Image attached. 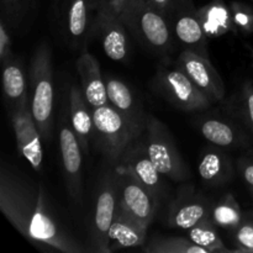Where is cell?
I'll use <instances>...</instances> for the list:
<instances>
[{
    "label": "cell",
    "instance_id": "obj_1",
    "mask_svg": "<svg viewBox=\"0 0 253 253\" xmlns=\"http://www.w3.org/2000/svg\"><path fill=\"white\" fill-rule=\"evenodd\" d=\"M0 209L10 224L40 250L85 251L56 216L43 190L5 165L0 170Z\"/></svg>",
    "mask_w": 253,
    "mask_h": 253
},
{
    "label": "cell",
    "instance_id": "obj_2",
    "mask_svg": "<svg viewBox=\"0 0 253 253\" xmlns=\"http://www.w3.org/2000/svg\"><path fill=\"white\" fill-rule=\"evenodd\" d=\"M30 110L43 142H48L53 127V57L46 42L36 47L29 71Z\"/></svg>",
    "mask_w": 253,
    "mask_h": 253
},
{
    "label": "cell",
    "instance_id": "obj_3",
    "mask_svg": "<svg viewBox=\"0 0 253 253\" xmlns=\"http://www.w3.org/2000/svg\"><path fill=\"white\" fill-rule=\"evenodd\" d=\"M120 16L126 30L148 51L156 54L170 51L173 32L169 22L148 0H125Z\"/></svg>",
    "mask_w": 253,
    "mask_h": 253
},
{
    "label": "cell",
    "instance_id": "obj_4",
    "mask_svg": "<svg viewBox=\"0 0 253 253\" xmlns=\"http://www.w3.org/2000/svg\"><path fill=\"white\" fill-rule=\"evenodd\" d=\"M96 11L94 0H49L54 34L64 46L73 51L85 49Z\"/></svg>",
    "mask_w": 253,
    "mask_h": 253
},
{
    "label": "cell",
    "instance_id": "obj_5",
    "mask_svg": "<svg viewBox=\"0 0 253 253\" xmlns=\"http://www.w3.org/2000/svg\"><path fill=\"white\" fill-rule=\"evenodd\" d=\"M151 88L157 95L183 111L207 110L212 104L177 63L170 64L167 61L160 63Z\"/></svg>",
    "mask_w": 253,
    "mask_h": 253
},
{
    "label": "cell",
    "instance_id": "obj_6",
    "mask_svg": "<svg viewBox=\"0 0 253 253\" xmlns=\"http://www.w3.org/2000/svg\"><path fill=\"white\" fill-rule=\"evenodd\" d=\"M142 137L148 156L163 177L173 182H184L192 177L189 167L178 151L172 132L163 121L150 114Z\"/></svg>",
    "mask_w": 253,
    "mask_h": 253
},
{
    "label": "cell",
    "instance_id": "obj_7",
    "mask_svg": "<svg viewBox=\"0 0 253 253\" xmlns=\"http://www.w3.org/2000/svg\"><path fill=\"white\" fill-rule=\"evenodd\" d=\"M118 208L115 169L105 173L99 180L95 202L89 221L90 251L109 253V231Z\"/></svg>",
    "mask_w": 253,
    "mask_h": 253
},
{
    "label": "cell",
    "instance_id": "obj_8",
    "mask_svg": "<svg viewBox=\"0 0 253 253\" xmlns=\"http://www.w3.org/2000/svg\"><path fill=\"white\" fill-rule=\"evenodd\" d=\"M93 138L105 158L115 167L135 137L120 114L110 104L93 109Z\"/></svg>",
    "mask_w": 253,
    "mask_h": 253
},
{
    "label": "cell",
    "instance_id": "obj_9",
    "mask_svg": "<svg viewBox=\"0 0 253 253\" xmlns=\"http://www.w3.org/2000/svg\"><path fill=\"white\" fill-rule=\"evenodd\" d=\"M167 20L173 35L178 39L183 49L210 58L208 49V35L205 34L198 9L192 0H174Z\"/></svg>",
    "mask_w": 253,
    "mask_h": 253
},
{
    "label": "cell",
    "instance_id": "obj_10",
    "mask_svg": "<svg viewBox=\"0 0 253 253\" xmlns=\"http://www.w3.org/2000/svg\"><path fill=\"white\" fill-rule=\"evenodd\" d=\"M114 168L132 175L155 197L158 204L165 199L166 184L162 179L163 175L148 156L142 136L131 141Z\"/></svg>",
    "mask_w": 253,
    "mask_h": 253
},
{
    "label": "cell",
    "instance_id": "obj_11",
    "mask_svg": "<svg viewBox=\"0 0 253 253\" xmlns=\"http://www.w3.org/2000/svg\"><path fill=\"white\" fill-rule=\"evenodd\" d=\"M212 204L194 185H182L168 208L166 225L173 229L189 230L202 220L211 216Z\"/></svg>",
    "mask_w": 253,
    "mask_h": 253
},
{
    "label": "cell",
    "instance_id": "obj_12",
    "mask_svg": "<svg viewBox=\"0 0 253 253\" xmlns=\"http://www.w3.org/2000/svg\"><path fill=\"white\" fill-rule=\"evenodd\" d=\"M115 175L118 207L148 227L160 207L158 202L132 175L118 169H115Z\"/></svg>",
    "mask_w": 253,
    "mask_h": 253
},
{
    "label": "cell",
    "instance_id": "obj_13",
    "mask_svg": "<svg viewBox=\"0 0 253 253\" xmlns=\"http://www.w3.org/2000/svg\"><path fill=\"white\" fill-rule=\"evenodd\" d=\"M104 79H105L109 104L120 114L126 125L130 127L133 137H141L146 131L150 114L146 113L142 104L136 98L127 84L110 76H106Z\"/></svg>",
    "mask_w": 253,
    "mask_h": 253
},
{
    "label": "cell",
    "instance_id": "obj_14",
    "mask_svg": "<svg viewBox=\"0 0 253 253\" xmlns=\"http://www.w3.org/2000/svg\"><path fill=\"white\" fill-rule=\"evenodd\" d=\"M59 148H61L62 165L67 190L72 199L81 203L83 198V174L82 160L83 150L71 123L63 121L59 130Z\"/></svg>",
    "mask_w": 253,
    "mask_h": 253
},
{
    "label": "cell",
    "instance_id": "obj_15",
    "mask_svg": "<svg viewBox=\"0 0 253 253\" xmlns=\"http://www.w3.org/2000/svg\"><path fill=\"white\" fill-rule=\"evenodd\" d=\"M178 67L193 81V83L214 103L221 101L225 96V85L219 72L215 69L210 58L199 56L188 49H183L178 56Z\"/></svg>",
    "mask_w": 253,
    "mask_h": 253
},
{
    "label": "cell",
    "instance_id": "obj_16",
    "mask_svg": "<svg viewBox=\"0 0 253 253\" xmlns=\"http://www.w3.org/2000/svg\"><path fill=\"white\" fill-rule=\"evenodd\" d=\"M10 120L14 128L19 156L27 161L32 169L41 172L42 161H43V150H42L43 140L35 123L30 106L15 111L10 115Z\"/></svg>",
    "mask_w": 253,
    "mask_h": 253
},
{
    "label": "cell",
    "instance_id": "obj_17",
    "mask_svg": "<svg viewBox=\"0 0 253 253\" xmlns=\"http://www.w3.org/2000/svg\"><path fill=\"white\" fill-rule=\"evenodd\" d=\"M94 29L98 30L106 56L116 62L124 61L127 56V39L120 11L109 6L100 7L96 11Z\"/></svg>",
    "mask_w": 253,
    "mask_h": 253
},
{
    "label": "cell",
    "instance_id": "obj_18",
    "mask_svg": "<svg viewBox=\"0 0 253 253\" xmlns=\"http://www.w3.org/2000/svg\"><path fill=\"white\" fill-rule=\"evenodd\" d=\"M77 72L81 79V88L91 109L109 104L105 79L101 76L98 59L83 49L76 63Z\"/></svg>",
    "mask_w": 253,
    "mask_h": 253
},
{
    "label": "cell",
    "instance_id": "obj_19",
    "mask_svg": "<svg viewBox=\"0 0 253 253\" xmlns=\"http://www.w3.org/2000/svg\"><path fill=\"white\" fill-rule=\"evenodd\" d=\"M147 230L148 227L118 207L109 231L110 252L142 247L146 242Z\"/></svg>",
    "mask_w": 253,
    "mask_h": 253
},
{
    "label": "cell",
    "instance_id": "obj_20",
    "mask_svg": "<svg viewBox=\"0 0 253 253\" xmlns=\"http://www.w3.org/2000/svg\"><path fill=\"white\" fill-rule=\"evenodd\" d=\"M2 89L9 116L19 109L30 106L24 66L17 57L12 56L2 63Z\"/></svg>",
    "mask_w": 253,
    "mask_h": 253
},
{
    "label": "cell",
    "instance_id": "obj_21",
    "mask_svg": "<svg viewBox=\"0 0 253 253\" xmlns=\"http://www.w3.org/2000/svg\"><path fill=\"white\" fill-rule=\"evenodd\" d=\"M199 130L205 140L217 147H245L250 142L241 126L221 118H204L199 123Z\"/></svg>",
    "mask_w": 253,
    "mask_h": 253
},
{
    "label": "cell",
    "instance_id": "obj_22",
    "mask_svg": "<svg viewBox=\"0 0 253 253\" xmlns=\"http://www.w3.org/2000/svg\"><path fill=\"white\" fill-rule=\"evenodd\" d=\"M69 116L84 155L89 151V142L94 137L93 109L86 101L81 85L73 84L69 90Z\"/></svg>",
    "mask_w": 253,
    "mask_h": 253
},
{
    "label": "cell",
    "instance_id": "obj_23",
    "mask_svg": "<svg viewBox=\"0 0 253 253\" xmlns=\"http://www.w3.org/2000/svg\"><path fill=\"white\" fill-rule=\"evenodd\" d=\"M198 173L205 185L217 188L231 180L234 175V167L229 156L215 146L207 148L203 152L198 165Z\"/></svg>",
    "mask_w": 253,
    "mask_h": 253
},
{
    "label": "cell",
    "instance_id": "obj_24",
    "mask_svg": "<svg viewBox=\"0 0 253 253\" xmlns=\"http://www.w3.org/2000/svg\"><path fill=\"white\" fill-rule=\"evenodd\" d=\"M198 12L208 37H220L231 31H237L232 20L231 9L224 0H212L198 9Z\"/></svg>",
    "mask_w": 253,
    "mask_h": 253
},
{
    "label": "cell",
    "instance_id": "obj_25",
    "mask_svg": "<svg viewBox=\"0 0 253 253\" xmlns=\"http://www.w3.org/2000/svg\"><path fill=\"white\" fill-rule=\"evenodd\" d=\"M217 225L215 224L211 216L202 220L190 227L188 231V237L199 245L200 247L207 250L209 253H219V252H232V250H229L225 247L221 237H220L219 231H217Z\"/></svg>",
    "mask_w": 253,
    "mask_h": 253
},
{
    "label": "cell",
    "instance_id": "obj_26",
    "mask_svg": "<svg viewBox=\"0 0 253 253\" xmlns=\"http://www.w3.org/2000/svg\"><path fill=\"white\" fill-rule=\"evenodd\" d=\"M142 250L148 253H209L189 237L153 236Z\"/></svg>",
    "mask_w": 253,
    "mask_h": 253
},
{
    "label": "cell",
    "instance_id": "obj_27",
    "mask_svg": "<svg viewBox=\"0 0 253 253\" xmlns=\"http://www.w3.org/2000/svg\"><path fill=\"white\" fill-rule=\"evenodd\" d=\"M242 217L244 212L232 194H225L221 199L212 204L211 219L221 229L232 231L239 226Z\"/></svg>",
    "mask_w": 253,
    "mask_h": 253
},
{
    "label": "cell",
    "instance_id": "obj_28",
    "mask_svg": "<svg viewBox=\"0 0 253 253\" xmlns=\"http://www.w3.org/2000/svg\"><path fill=\"white\" fill-rule=\"evenodd\" d=\"M37 0H1V19L9 29L20 30L30 21Z\"/></svg>",
    "mask_w": 253,
    "mask_h": 253
},
{
    "label": "cell",
    "instance_id": "obj_29",
    "mask_svg": "<svg viewBox=\"0 0 253 253\" xmlns=\"http://www.w3.org/2000/svg\"><path fill=\"white\" fill-rule=\"evenodd\" d=\"M232 110L240 123L253 135V82L246 81L234 98Z\"/></svg>",
    "mask_w": 253,
    "mask_h": 253
},
{
    "label": "cell",
    "instance_id": "obj_30",
    "mask_svg": "<svg viewBox=\"0 0 253 253\" xmlns=\"http://www.w3.org/2000/svg\"><path fill=\"white\" fill-rule=\"evenodd\" d=\"M231 232L234 245L236 246L232 252L253 253V212L244 214L242 221Z\"/></svg>",
    "mask_w": 253,
    "mask_h": 253
},
{
    "label": "cell",
    "instance_id": "obj_31",
    "mask_svg": "<svg viewBox=\"0 0 253 253\" xmlns=\"http://www.w3.org/2000/svg\"><path fill=\"white\" fill-rule=\"evenodd\" d=\"M232 20L237 31L249 35L253 32V7L244 2H232L230 5Z\"/></svg>",
    "mask_w": 253,
    "mask_h": 253
},
{
    "label": "cell",
    "instance_id": "obj_32",
    "mask_svg": "<svg viewBox=\"0 0 253 253\" xmlns=\"http://www.w3.org/2000/svg\"><path fill=\"white\" fill-rule=\"evenodd\" d=\"M14 56L11 51V37H10V29L6 22L1 19L0 21V59L1 63Z\"/></svg>",
    "mask_w": 253,
    "mask_h": 253
},
{
    "label": "cell",
    "instance_id": "obj_33",
    "mask_svg": "<svg viewBox=\"0 0 253 253\" xmlns=\"http://www.w3.org/2000/svg\"><path fill=\"white\" fill-rule=\"evenodd\" d=\"M239 167L245 183L251 188V190L253 192V160L242 158L239 162Z\"/></svg>",
    "mask_w": 253,
    "mask_h": 253
},
{
    "label": "cell",
    "instance_id": "obj_34",
    "mask_svg": "<svg viewBox=\"0 0 253 253\" xmlns=\"http://www.w3.org/2000/svg\"><path fill=\"white\" fill-rule=\"evenodd\" d=\"M148 1H150V4L152 5L155 9H157L161 14H163L167 17L168 12L172 9V5L174 0H148Z\"/></svg>",
    "mask_w": 253,
    "mask_h": 253
},
{
    "label": "cell",
    "instance_id": "obj_35",
    "mask_svg": "<svg viewBox=\"0 0 253 253\" xmlns=\"http://www.w3.org/2000/svg\"><path fill=\"white\" fill-rule=\"evenodd\" d=\"M94 2H95L96 7H98V10L100 9V7H103L104 5H105V0H94Z\"/></svg>",
    "mask_w": 253,
    "mask_h": 253
},
{
    "label": "cell",
    "instance_id": "obj_36",
    "mask_svg": "<svg viewBox=\"0 0 253 253\" xmlns=\"http://www.w3.org/2000/svg\"><path fill=\"white\" fill-rule=\"evenodd\" d=\"M251 56H252V64H253V49H252V52H251Z\"/></svg>",
    "mask_w": 253,
    "mask_h": 253
},
{
    "label": "cell",
    "instance_id": "obj_37",
    "mask_svg": "<svg viewBox=\"0 0 253 253\" xmlns=\"http://www.w3.org/2000/svg\"><path fill=\"white\" fill-rule=\"evenodd\" d=\"M251 1H253V0H251Z\"/></svg>",
    "mask_w": 253,
    "mask_h": 253
}]
</instances>
